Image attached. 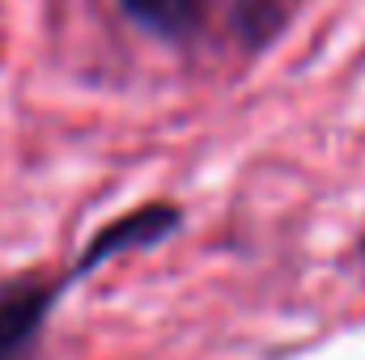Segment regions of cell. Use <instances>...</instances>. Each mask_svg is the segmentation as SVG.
<instances>
[{
  "label": "cell",
  "instance_id": "2",
  "mask_svg": "<svg viewBox=\"0 0 365 360\" xmlns=\"http://www.w3.org/2000/svg\"><path fill=\"white\" fill-rule=\"evenodd\" d=\"M123 13L153 30V34H166V38H182L200 26L204 17V0H123Z\"/></svg>",
  "mask_w": 365,
  "mask_h": 360
},
{
  "label": "cell",
  "instance_id": "1",
  "mask_svg": "<svg viewBox=\"0 0 365 360\" xmlns=\"http://www.w3.org/2000/svg\"><path fill=\"white\" fill-rule=\"evenodd\" d=\"M47 305H51V288L38 280H17L0 288V360L26 356Z\"/></svg>",
  "mask_w": 365,
  "mask_h": 360
}]
</instances>
